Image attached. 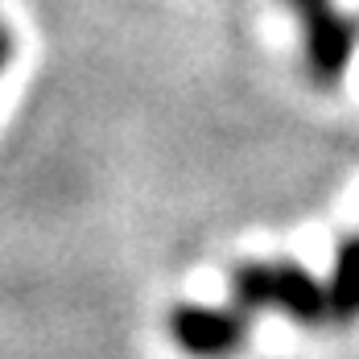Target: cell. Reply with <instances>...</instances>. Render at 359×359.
Here are the masks:
<instances>
[{"mask_svg":"<svg viewBox=\"0 0 359 359\" xmlns=\"http://www.w3.org/2000/svg\"><path fill=\"white\" fill-rule=\"evenodd\" d=\"M302 17V34H306V58L310 71L318 79H339L351 62L355 50V29L347 17H339V8L330 0H289Z\"/></svg>","mask_w":359,"mask_h":359,"instance_id":"obj_2","label":"cell"},{"mask_svg":"<svg viewBox=\"0 0 359 359\" xmlns=\"http://www.w3.org/2000/svg\"><path fill=\"white\" fill-rule=\"evenodd\" d=\"M170 330L178 347H186L198 359H223L244 343V318L227 310H207V306H178L170 318Z\"/></svg>","mask_w":359,"mask_h":359,"instance_id":"obj_3","label":"cell"},{"mask_svg":"<svg viewBox=\"0 0 359 359\" xmlns=\"http://www.w3.org/2000/svg\"><path fill=\"white\" fill-rule=\"evenodd\" d=\"M330 318L334 323H351L359 314V240H347L334 256V273H330Z\"/></svg>","mask_w":359,"mask_h":359,"instance_id":"obj_4","label":"cell"},{"mask_svg":"<svg viewBox=\"0 0 359 359\" xmlns=\"http://www.w3.org/2000/svg\"><path fill=\"white\" fill-rule=\"evenodd\" d=\"M4 58H8V37L0 34V67H4Z\"/></svg>","mask_w":359,"mask_h":359,"instance_id":"obj_5","label":"cell"},{"mask_svg":"<svg viewBox=\"0 0 359 359\" xmlns=\"http://www.w3.org/2000/svg\"><path fill=\"white\" fill-rule=\"evenodd\" d=\"M236 302L244 310L277 306L297 323L330 318V289L318 285L302 264H244L236 273Z\"/></svg>","mask_w":359,"mask_h":359,"instance_id":"obj_1","label":"cell"}]
</instances>
